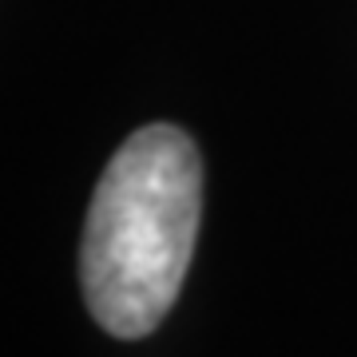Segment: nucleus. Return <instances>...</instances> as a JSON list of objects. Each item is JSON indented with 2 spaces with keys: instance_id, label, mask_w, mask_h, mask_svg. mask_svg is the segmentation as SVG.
Wrapping results in <instances>:
<instances>
[{
  "instance_id": "nucleus-1",
  "label": "nucleus",
  "mask_w": 357,
  "mask_h": 357,
  "mask_svg": "<svg viewBox=\"0 0 357 357\" xmlns=\"http://www.w3.org/2000/svg\"><path fill=\"white\" fill-rule=\"evenodd\" d=\"M203 215V163L187 131L151 123L107 163L79 243L91 318L115 337H143L175 306Z\"/></svg>"
}]
</instances>
